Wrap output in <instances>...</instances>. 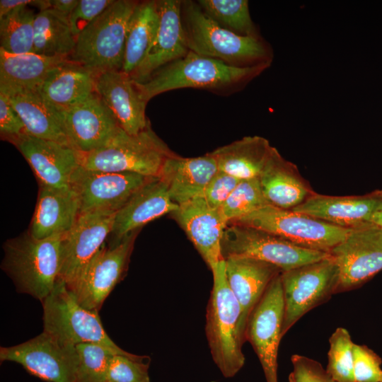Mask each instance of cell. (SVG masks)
I'll return each mask as SVG.
<instances>
[{"instance_id": "1", "label": "cell", "mask_w": 382, "mask_h": 382, "mask_svg": "<svg viewBox=\"0 0 382 382\" xmlns=\"http://www.w3.org/2000/svg\"><path fill=\"white\" fill-rule=\"evenodd\" d=\"M269 66H234L190 50L183 57L156 71L146 81L137 83L148 102L161 93L180 88L226 93L242 88Z\"/></svg>"}, {"instance_id": "2", "label": "cell", "mask_w": 382, "mask_h": 382, "mask_svg": "<svg viewBox=\"0 0 382 382\" xmlns=\"http://www.w3.org/2000/svg\"><path fill=\"white\" fill-rule=\"evenodd\" d=\"M181 16L189 50L234 66L271 65L272 50L261 36H242L220 26L192 1H182Z\"/></svg>"}, {"instance_id": "3", "label": "cell", "mask_w": 382, "mask_h": 382, "mask_svg": "<svg viewBox=\"0 0 382 382\" xmlns=\"http://www.w3.org/2000/svg\"><path fill=\"white\" fill-rule=\"evenodd\" d=\"M64 235L37 239L27 232L4 243L1 267L18 293L41 303L50 294L59 279Z\"/></svg>"}, {"instance_id": "4", "label": "cell", "mask_w": 382, "mask_h": 382, "mask_svg": "<svg viewBox=\"0 0 382 382\" xmlns=\"http://www.w3.org/2000/svg\"><path fill=\"white\" fill-rule=\"evenodd\" d=\"M213 286L207 306L205 332L214 364L225 378L233 377L243 366L240 330L241 308L227 281L226 260L210 269Z\"/></svg>"}, {"instance_id": "5", "label": "cell", "mask_w": 382, "mask_h": 382, "mask_svg": "<svg viewBox=\"0 0 382 382\" xmlns=\"http://www.w3.org/2000/svg\"><path fill=\"white\" fill-rule=\"evenodd\" d=\"M138 3L114 0L76 37L68 59L96 74L122 70L128 25Z\"/></svg>"}, {"instance_id": "6", "label": "cell", "mask_w": 382, "mask_h": 382, "mask_svg": "<svg viewBox=\"0 0 382 382\" xmlns=\"http://www.w3.org/2000/svg\"><path fill=\"white\" fill-rule=\"evenodd\" d=\"M173 153L149 124L134 135L122 129L103 147L83 154L81 166L92 170L134 173L158 178L165 161Z\"/></svg>"}, {"instance_id": "7", "label": "cell", "mask_w": 382, "mask_h": 382, "mask_svg": "<svg viewBox=\"0 0 382 382\" xmlns=\"http://www.w3.org/2000/svg\"><path fill=\"white\" fill-rule=\"evenodd\" d=\"M42 304L43 331L61 342L74 346L84 342L97 343L117 354H132L118 347L108 335L99 312L82 307L63 281H57Z\"/></svg>"}, {"instance_id": "8", "label": "cell", "mask_w": 382, "mask_h": 382, "mask_svg": "<svg viewBox=\"0 0 382 382\" xmlns=\"http://www.w3.org/2000/svg\"><path fill=\"white\" fill-rule=\"evenodd\" d=\"M232 224L260 228L298 246L328 253L351 229L272 205L263 207Z\"/></svg>"}, {"instance_id": "9", "label": "cell", "mask_w": 382, "mask_h": 382, "mask_svg": "<svg viewBox=\"0 0 382 382\" xmlns=\"http://www.w3.org/2000/svg\"><path fill=\"white\" fill-rule=\"evenodd\" d=\"M339 272L330 254L281 273L284 298L282 337L307 312L336 294Z\"/></svg>"}, {"instance_id": "10", "label": "cell", "mask_w": 382, "mask_h": 382, "mask_svg": "<svg viewBox=\"0 0 382 382\" xmlns=\"http://www.w3.org/2000/svg\"><path fill=\"white\" fill-rule=\"evenodd\" d=\"M221 253L225 260L231 257H251L276 265L282 272L330 255L298 246L268 231L236 224L226 228L221 240Z\"/></svg>"}, {"instance_id": "11", "label": "cell", "mask_w": 382, "mask_h": 382, "mask_svg": "<svg viewBox=\"0 0 382 382\" xmlns=\"http://www.w3.org/2000/svg\"><path fill=\"white\" fill-rule=\"evenodd\" d=\"M0 361L16 362L46 382H78L76 347L45 331L25 342L1 347Z\"/></svg>"}, {"instance_id": "12", "label": "cell", "mask_w": 382, "mask_h": 382, "mask_svg": "<svg viewBox=\"0 0 382 382\" xmlns=\"http://www.w3.org/2000/svg\"><path fill=\"white\" fill-rule=\"evenodd\" d=\"M137 233V230L132 231L115 243H104L86 265L69 289L82 307L100 311L127 270Z\"/></svg>"}, {"instance_id": "13", "label": "cell", "mask_w": 382, "mask_h": 382, "mask_svg": "<svg viewBox=\"0 0 382 382\" xmlns=\"http://www.w3.org/2000/svg\"><path fill=\"white\" fill-rule=\"evenodd\" d=\"M329 253L338 267L336 293L357 288L382 270V228L373 223L352 227Z\"/></svg>"}, {"instance_id": "14", "label": "cell", "mask_w": 382, "mask_h": 382, "mask_svg": "<svg viewBox=\"0 0 382 382\" xmlns=\"http://www.w3.org/2000/svg\"><path fill=\"white\" fill-rule=\"evenodd\" d=\"M281 273L272 279L252 311L245 332V340L254 349L266 382H278L277 355L284 316Z\"/></svg>"}, {"instance_id": "15", "label": "cell", "mask_w": 382, "mask_h": 382, "mask_svg": "<svg viewBox=\"0 0 382 382\" xmlns=\"http://www.w3.org/2000/svg\"><path fill=\"white\" fill-rule=\"evenodd\" d=\"M151 177L134 173H112L79 167L69 187L77 194L80 214L119 211Z\"/></svg>"}, {"instance_id": "16", "label": "cell", "mask_w": 382, "mask_h": 382, "mask_svg": "<svg viewBox=\"0 0 382 382\" xmlns=\"http://www.w3.org/2000/svg\"><path fill=\"white\" fill-rule=\"evenodd\" d=\"M116 212H90L79 214L62 242L59 279L69 289L112 233Z\"/></svg>"}, {"instance_id": "17", "label": "cell", "mask_w": 382, "mask_h": 382, "mask_svg": "<svg viewBox=\"0 0 382 382\" xmlns=\"http://www.w3.org/2000/svg\"><path fill=\"white\" fill-rule=\"evenodd\" d=\"M7 140L23 156L40 185L69 187L71 175L81 166L83 154L71 146L26 133Z\"/></svg>"}, {"instance_id": "18", "label": "cell", "mask_w": 382, "mask_h": 382, "mask_svg": "<svg viewBox=\"0 0 382 382\" xmlns=\"http://www.w3.org/2000/svg\"><path fill=\"white\" fill-rule=\"evenodd\" d=\"M62 113L70 146L82 154L103 147L122 129L96 92Z\"/></svg>"}, {"instance_id": "19", "label": "cell", "mask_w": 382, "mask_h": 382, "mask_svg": "<svg viewBox=\"0 0 382 382\" xmlns=\"http://www.w3.org/2000/svg\"><path fill=\"white\" fill-rule=\"evenodd\" d=\"M95 92L127 133L137 134L150 124L145 113L148 101L129 74L122 70L97 74Z\"/></svg>"}, {"instance_id": "20", "label": "cell", "mask_w": 382, "mask_h": 382, "mask_svg": "<svg viewBox=\"0 0 382 382\" xmlns=\"http://www.w3.org/2000/svg\"><path fill=\"white\" fill-rule=\"evenodd\" d=\"M172 214L210 269L224 260L221 240L228 224L220 208L211 207L200 196L179 205Z\"/></svg>"}, {"instance_id": "21", "label": "cell", "mask_w": 382, "mask_h": 382, "mask_svg": "<svg viewBox=\"0 0 382 382\" xmlns=\"http://www.w3.org/2000/svg\"><path fill=\"white\" fill-rule=\"evenodd\" d=\"M157 4L159 24L156 37L141 64L130 75L139 83L190 51L182 21V1L159 0Z\"/></svg>"}, {"instance_id": "22", "label": "cell", "mask_w": 382, "mask_h": 382, "mask_svg": "<svg viewBox=\"0 0 382 382\" xmlns=\"http://www.w3.org/2000/svg\"><path fill=\"white\" fill-rule=\"evenodd\" d=\"M382 206V190L362 195L331 196L316 192L293 211L308 214L342 227L371 223Z\"/></svg>"}, {"instance_id": "23", "label": "cell", "mask_w": 382, "mask_h": 382, "mask_svg": "<svg viewBox=\"0 0 382 382\" xmlns=\"http://www.w3.org/2000/svg\"><path fill=\"white\" fill-rule=\"evenodd\" d=\"M0 93L19 115L26 134L70 146L62 112L48 103L39 89L0 83Z\"/></svg>"}, {"instance_id": "24", "label": "cell", "mask_w": 382, "mask_h": 382, "mask_svg": "<svg viewBox=\"0 0 382 382\" xmlns=\"http://www.w3.org/2000/svg\"><path fill=\"white\" fill-rule=\"evenodd\" d=\"M226 272L228 284L241 308L240 330L245 340L246 325L252 311L272 279L282 270L257 259L231 257L226 259Z\"/></svg>"}, {"instance_id": "25", "label": "cell", "mask_w": 382, "mask_h": 382, "mask_svg": "<svg viewBox=\"0 0 382 382\" xmlns=\"http://www.w3.org/2000/svg\"><path fill=\"white\" fill-rule=\"evenodd\" d=\"M178 207L170 199L165 183L159 177L151 178L116 212L111 233L115 238L112 243Z\"/></svg>"}, {"instance_id": "26", "label": "cell", "mask_w": 382, "mask_h": 382, "mask_svg": "<svg viewBox=\"0 0 382 382\" xmlns=\"http://www.w3.org/2000/svg\"><path fill=\"white\" fill-rule=\"evenodd\" d=\"M79 214V199L73 189L40 185L28 233L37 239L65 234L74 226Z\"/></svg>"}, {"instance_id": "27", "label": "cell", "mask_w": 382, "mask_h": 382, "mask_svg": "<svg viewBox=\"0 0 382 382\" xmlns=\"http://www.w3.org/2000/svg\"><path fill=\"white\" fill-rule=\"evenodd\" d=\"M218 170L216 159L210 153L194 158L173 153L165 161L159 178L166 185L172 201L179 206L202 196Z\"/></svg>"}, {"instance_id": "28", "label": "cell", "mask_w": 382, "mask_h": 382, "mask_svg": "<svg viewBox=\"0 0 382 382\" xmlns=\"http://www.w3.org/2000/svg\"><path fill=\"white\" fill-rule=\"evenodd\" d=\"M258 179L269 204L284 209H293L315 192L297 166L276 148Z\"/></svg>"}, {"instance_id": "29", "label": "cell", "mask_w": 382, "mask_h": 382, "mask_svg": "<svg viewBox=\"0 0 382 382\" xmlns=\"http://www.w3.org/2000/svg\"><path fill=\"white\" fill-rule=\"evenodd\" d=\"M97 74L69 59L54 67L41 83L43 98L59 111H64L95 92Z\"/></svg>"}, {"instance_id": "30", "label": "cell", "mask_w": 382, "mask_h": 382, "mask_svg": "<svg viewBox=\"0 0 382 382\" xmlns=\"http://www.w3.org/2000/svg\"><path fill=\"white\" fill-rule=\"evenodd\" d=\"M274 147L260 136L243 137L210 154L218 170L239 180L259 178Z\"/></svg>"}, {"instance_id": "31", "label": "cell", "mask_w": 382, "mask_h": 382, "mask_svg": "<svg viewBox=\"0 0 382 382\" xmlns=\"http://www.w3.org/2000/svg\"><path fill=\"white\" fill-rule=\"evenodd\" d=\"M159 24L157 1H139L129 22L122 71L131 75L141 64Z\"/></svg>"}, {"instance_id": "32", "label": "cell", "mask_w": 382, "mask_h": 382, "mask_svg": "<svg viewBox=\"0 0 382 382\" xmlns=\"http://www.w3.org/2000/svg\"><path fill=\"white\" fill-rule=\"evenodd\" d=\"M67 59L34 52L11 54L0 48V83L39 89L47 74Z\"/></svg>"}, {"instance_id": "33", "label": "cell", "mask_w": 382, "mask_h": 382, "mask_svg": "<svg viewBox=\"0 0 382 382\" xmlns=\"http://www.w3.org/2000/svg\"><path fill=\"white\" fill-rule=\"evenodd\" d=\"M76 45L68 18L52 8L39 11L34 19L33 52L67 57Z\"/></svg>"}, {"instance_id": "34", "label": "cell", "mask_w": 382, "mask_h": 382, "mask_svg": "<svg viewBox=\"0 0 382 382\" xmlns=\"http://www.w3.org/2000/svg\"><path fill=\"white\" fill-rule=\"evenodd\" d=\"M35 14L23 6L0 18V48L16 54L33 52Z\"/></svg>"}, {"instance_id": "35", "label": "cell", "mask_w": 382, "mask_h": 382, "mask_svg": "<svg viewBox=\"0 0 382 382\" xmlns=\"http://www.w3.org/2000/svg\"><path fill=\"white\" fill-rule=\"evenodd\" d=\"M202 11L220 26L242 36H260L247 0H199Z\"/></svg>"}, {"instance_id": "36", "label": "cell", "mask_w": 382, "mask_h": 382, "mask_svg": "<svg viewBox=\"0 0 382 382\" xmlns=\"http://www.w3.org/2000/svg\"><path fill=\"white\" fill-rule=\"evenodd\" d=\"M267 205L270 204L263 195L260 180L253 178L241 180L220 209L230 224Z\"/></svg>"}, {"instance_id": "37", "label": "cell", "mask_w": 382, "mask_h": 382, "mask_svg": "<svg viewBox=\"0 0 382 382\" xmlns=\"http://www.w3.org/2000/svg\"><path fill=\"white\" fill-rule=\"evenodd\" d=\"M327 373L336 382H354L353 374V347L349 332L337 328L329 340Z\"/></svg>"}, {"instance_id": "38", "label": "cell", "mask_w": 382, "mask_h": 382, "mask_svg": "<svg viewBox=\"0 0 382 382\" xmlns=\"http://www.w3.org/2000/svg\"><path fill=\"white\" fill-rule=\"evenodd\" d=\"M75 347L79 359L78 382H107L110 359L117 354L97 343L84 342Z\"/></svg>"}, {"instance_id": "39", "label": "cell", "mask_w": 382, "mask_h": 382, "mask_svg": "<svg viewBox=\"0 0 382 382\" xmlns=\"http://www.w3.org/2000/svg\"><path fill=\"white\" fill-rule=\"evenodd\" d=\"M146 355H113L110 361L107 382H151Z\"/></svg>"}, {"instance_id": "40", "label": "cell", "mask_w": 382, "mask_h": 382, "mask_svg": "<svg viewBox=\"0 0 382 382\" xmlns=\"http://www.w3.org/2000/svg\"><path fill=\"white\" fill-rule=\"evenodd\" d=\"M381 357L366 345L353 347L354 382H380L382 378Z\"/></svg>"}, {"instance_id": "41", "label": "cell", "mask_w": 382, "mask_h": 382, "mask_svg": "<svg viewBox=\"0 0 382 382\" xmlns=\"http://www.w3.org/2000/svg\"><path fill=\"white\" fill-rule=\"evenodd\" d=\"M113 1L114 0L79 1L78 5L68 18L71 30L76 40Z\"/></svg>"}, {"instance_id": "42", "label": "cell", "mask_w": 382, "mask_h": 382, "mask_svg": "<svg viewBox=\"0 0 382 382\" xmlns=\"http://www.w3.org/2000/svg\"><path fill=\"white\" fill-rule=\"evenodd\" d=\"M292 371L289 382H336L317 361L305 356H291Z\"/></svg>"}, {"instance_id": "43", "label": "cell", "mask_w": 382, "mask_h": 382, "mask_svg": "<svg viewBox=\"0 0 382 382\" xmlns=\"http://www.w3.org/2000/svg\"><path fill=\"white\" fill-rule=\"evenodd\" d=\"M241 180L218 170L208 183L202 197L211 207L221 208Z\"/></svg>"}, {"instance_id": "44", "label": "cell", "mask_w": 382, "mask_h": 382, "mask_svg": "<svg viewBox=\"0 0 382 382\" xmlns=\"http://www.w3.org/2000/svg\"><path fill=\"white\" fill-rule=\"evenodd\" d=\"M0 132L3 139H8L25 132L19 115L5 95L0 93Z\"/></svg>"}, {"instance_id": "45", "label": "cell", "mask_w": 382, "mask_h": 382, "mask_svg": "<svg viewBox=\"0 0 382 382\" xmlns=\"http://www.w3.org/2000/svg\"><path fill=\"white\" fill-rule=\"evenodd\" d=\"M23 6H33L42 11L50 8V0H1L0 18L14 8Z\"/></svg>"}, {"instance_id": "46", "label": "cell", "mask_w": 382, "mask_h": 382, "mask_svg": "<svg viewBox=\"0 0 382 382\" xmlns=\"http://www.w3.org/2000/svg\"><path fill=\"white\" fill-rule=\"evenodd\" d=\"M79 0H50V8L69 18Z\"/></svg>"}, {"instance_id": "47", "label": "cell", "mask_w": 382, "mask_h": 382, "mask_svg": "<svg viewBox=\"0 0 382 382\" xmlns=\"http://www.w3.org/2000/svg\"><path fill=\"white\" fill-rule=\"evenodd\" d=\"M371 223L382 228V206L373 216Z\"/></svg>"}, {"instance_id": "48", "label": "cell", "mask_w": 382, "mask_h": 382, "mask_svg": "<svg viewBox=\"0 0 382 382\" xmlns=\"http://www.w3.org/2000/svg\"><path fill=\"white\" fill-rule=\"evenodd\" d=\"M380 382H382V378H381V381H380Z\"/></svg>"}]
</instances>
